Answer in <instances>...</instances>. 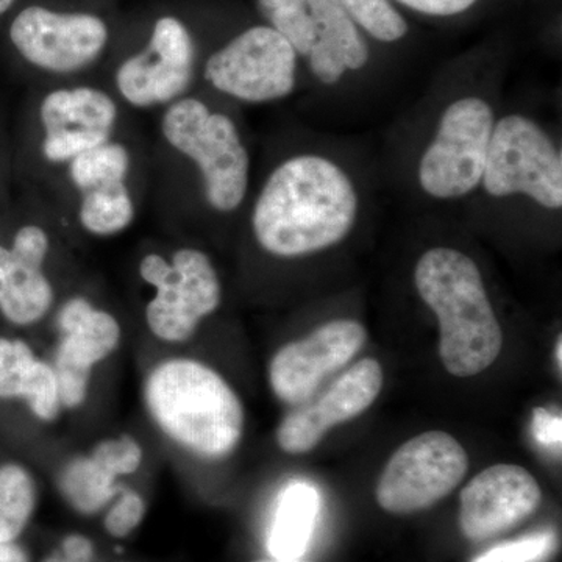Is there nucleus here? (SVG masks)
<instances>
[{"mask_svg": "<svg viewBox=\"0 0 562 562\" xmlns=\"http://www.w3.org/2000/svg\"><path fill=\"white\" fill-rule=\"evenodd\" d=\"M502 79L494 63H462L409 111L392 154L414 198L436 206L471 201L503 109Z\"/></svg>", "mask_w": 562, "mask_h": 562, "instance_id": "obj_1", "label": "nucleus"}, {"mask_svg": "<svg viewBox=\"0 0 562 562\" xmlns=\"http://www.w3.org/2000/svg\"><path fill=\"white\" fill-rule=\"evenodd\" d=\"M361 158L328 138L291 151L266 176L250 210L254 241L277 260H306L342 246L372 213Z\"/></svg>", "mask_w": 562, "mask_h": 562, "instance_id": "obj_2", "label": "nucleus"}, {"mask_svg": "<svg viewBox=\"0 0 562 562\" xmlns=\"http://www.w3.org/2000/svg\"><path fill=\"white\" fill-rule=\"evenodd\" d=\"M413 279L420 301L438 319L447 372L473 376L491 368L505 336L479 262L460 247L436 244L417 258Z\"/></svg>", "mask_w": 562, "mask_h": 562, "instance_id": "obj_3", "label": "nucleus"}, {"mask_svg": "<svg viewBox=\"0 0 562 562\" xmlns=\"http://www.w3.org/2000/svg\"><path fill=\"white\" fill-rule=\"evenodd\" d=\"M471 213H562V146L557 127L536 111L503 106L484 162Z\"/></svg>", "mask_w": 562, "mask_h": 562, "instance_id": "obj_4", "label": "nucleus"}, {"mask_svg": "<svg viewBox=\"0 0 562 562\" xmlns=\"http://www.w3.org/2000/svg\"><path fill=\"white\" fill-rule=\"evenodd\" d=\"M151 420L180 449L202 460L235 452L244 432V408L221 373L191 358H171L144 383Z\"/></svg>", "mask_w": 562, "mask_h": 562, "instance_id": "obj_5", "label": "nucleus"}, {"mask_svg": "<svg viewBox=\"0 0 562 562\" xmlns=\"http://www.w3.org/2000/svg\"><path fill=\"white\" fill-rule=\"evenodd\" d=\"M261 21L280 32L303 72L324 92L346 90L372 68V43L341 0H255Z\"/></svg>", "mask_w": 562, "mask_h": 562, "instance_id": "obj_6", "label": "nucleus"}, {"mask_svg": "<svg viewBox=\"0 0 562 562\" xmlns=\"http://www.w3.org/2000/svg\"><path fill=\"white\" fill-rule=\"evenodd\" d=\"M161 132L169 146L190 158L201 173L211 210L233 214L250 188V154L232 116L198 98L176 101L162 114Z\"/></svg>", "mask_w": 562, "mask_h": 562, "instance_id": "obj_7", "label": "nucleus"}, {"mask_svg": "<svg viewBox=\"0 0 562 562\" xmlns=\"http://www.w3.org/2000/svg\"><path fill=\"white\" fill-rule=\"evenodd\" d=\"M302 72L290 41L262 21L225 40L203 66L214 91L247 105L284 101L297 91Z\"/></svg>", "mask_w": 562, "mask_h": 562, "instance_id": "obj_8", "label": "nucleus"}, {"mask_svg": "<svg viewBox=\"0 0 562 562\" xmlns=\"http://www.w3.org/2000/svg\"><path fill=\"white\" fill-rule=\"evenodd\" d=\"M111 25L99 11L32 2L14 13L9 40L22 60L44 72L69 76L90 68L111 43Z\"/></svg>", "mask_w": 562, "mask_h": 562, "instance_id": "obj_9", "label": "nucleus"}, {"mask_svg": "<svg viewBox=\"0 0 562 562\" xmlns=\"http://www.w3.org/2000/svg\"><path fill=\"white\" fill-rule=\"evenodd\" d=\"M140 279L157 294L146 308L151 335L169 344L187 342L222 302L220 273L205 251L177 250L168 261L149 254L139 262Z\"/></svg>", "mask_w": 562, "mask_h": 562, "instance_id": "obj_10", "label": "nucleus"}, {"mask_svg": "<svg viewBox=\"0 0 562 562\" xmlns=\"http://www.w3.org/2000/svg\"><path fill=\"white\" fill-rule=\"evenodd\" d=\"M198 55V36L190 22L173 11L157 14L143 46L117 66V91L136 109L173 102L194 80Z\"/></svg>", "mask_w": 562, "mask_h": 562, "instance_id": "obj_11", "label": "nucleus"}, {"mask_svg": "<svg viewBox=\"0 0 562 562\" xmlns=\"http://www.w3.org/2000/svg\"><path fill=\"white\" fill-rule=\"evenodd\" d=\"M469 471L464 447L449 432L427 431L403 443L384 465L376 502L391 514L431 508L452 494Z\"/></svg>", "mask_w": 562, "mask_h": 562, "instance_id": "obj_12", "label": "nucleus"}, {"mask_svg": "<svg viewBox=\"0 0 562 562\" xmlns=\"http://www.w3.org/2000/svg\"><path fill=\"white\" fill-rule=\"evenodd\" d=\"M366 341L364 325L341 317L325 322L305 338L284 344L269 364L273 394L286 405L308 402L328 376L357 357Z\"/></svg>", "mask_w": 562, "mask_h": 562, "instance_id": "obj_13", "label": "nucleus"}, {"mask_svg": "<svg viewBox=\"0 0 562 562\" xmlns=\"http://www.w3.org/2000/svg\"><path fill=\"white\" fill-rule=\"evenodd\" d=\"M382 387V364L373 358L358 361L321 395H314L283 417L277 428V443L284 453L312 452L333 427L371 408Z\"/></svg>", "mask_w": 562, "mask_h": 562, "instance_id": "obj_14", "label": "nucleus"}, {"mask_svg": "<svg viewBox=\"0 0 562 562\" xmlns=\"http://www.w3.org/2000/svg\"><path fill=\"white\" fill-rule=\"evenodd\" d=\"M57 324L60 341L52 366L61 405L79 408L87 401L92 369L120 346L121 325L113 314L95 308L85 297L69 299L58 312Z\"/></svg>", "mask_w": 562, "mask_h": 562, "instance_id": "obj_15", "label": "nucleus"}, {"mask_svg": "<svg viewBox=\"0 0 562 562\" xmlns=\"http://www.w3.org/2000/svg\"><path fill=\"white\" fill-rule=\"evenodd\" d=\"M538 480L517 464H494L460 494V528L473 542L487 541L522 524L541 506Z\"/></svg>", "mask_w": 562, "mask_h": 562, "instance_id": "obj_16", "label": "nucleus"}, {"mask_svg": "<svg viewBox=\"0 0 562 562\" xmlns=\"http://www.w3.org/2000/svg\"><path fill=\"white\" fill-rule=\"evenodd\" d=\"M40 117L46 131L44 158L63 165L110 140L117 106L110 94L98 88L55 90L41 102Z\"/></svg>", "mask_w": 562, "mask_h": 562, "instance_id": "obj_17", "label": "nucleus"}, {"mask_svg": "<svg viewBox=\"0 0 562 562\" xmlns=\"http://www.w3.org/2000/svg\"><path fill=\"white\" fill-rule=\"evenodd\" d=\"M50 241L44 228L24 225L10 249L0 246V313L14 325L35 324L49 313L54 290L44 261Z\"/></svg>", "mask_w": 562, "mask_h": 562, "instance_id": "obj_18", "label": "nucleus"}, {"mask_svg": "<svg viewBox=\"0 0 562 562\" xmlns=\"http://www.w3.org/2000/svg\"><path fill=\"white\" fill-rule=\"evenodd\" d=\"M0 398H22L38 419H57L63 408L54 366L27 342L0 338Z\"/></svg>", "mask_w": 562, "mask_h": 562, "instance_id": "obj_19", "label": "nucleus"}, {"mask_svg": "<svg viewBox=\"0 0 562 562\" xmlns=\"http://www.w3.org/2000/svg\"><path fill=\"white\" fill-rule=\"evenodd\" d=\"M321 512L319 491L313 484L294 482L281 491L271 527L268 550L276 560H302Z\"/></svg>", "mask_w": 562, "mask_h": 562, "instance_id": "obj_20", "label": "nucleus"}, {"mask_svg": "<svg viewBox=\"0 0 562 562\" xmlns=\"http://www.w3.org/2000/svg\"><path fill=\"white\" fill-rule=\"evenodd\" d=\"M120 476L94 454H85L66 462L57 476L58 490L77 513L95 514L120 494Z\"/></svg>", "mask_w": 562, "mask_h": 562, "instance_id": "obj_21", "label": "nucleus"}, {"mask_svg": "<svg viewBox=\"0 0 562 562\" xmlns=\"http://www.w3.org/2000/svg\"><path fill=\"white\" fill-rule=\"evenodd\" d=\"M38 491L27 469L16 462L0 468V542H14L31 522Z\"/></svg>", "mask_w": 562, "mask_h": 562, "instance_id": "obj_22", "label": "nucleus"}, {"mask_svg": "<svg viewBox=\"0 0 562 562\" xmlns=\"http://www.w3.org/2000/svg\"><path fill=\"white\" fill-rule=\"evenodd\" d=\"M135 205L127 183L106 184L81 194V227L95 236H114L131 227Z\"/></svg>", "mask_w": 562, "mask_h": 562, "instance_id": "obj_23", "label": "nucleus"}, {"mask_svg": "<svg viewBox=\"0 0 562 562\" xmlns=\"http://www.w3.org/2000/svg\"><path fill=\"white\" fill-rule=\"evenodd\" d=\"M131 162L127 147L106 140L69 162L70 180L80 194L106 184L125 183L131 172Z\"/></svg>", "mask_w": 562, "mask_h": 562, "instance_id": "obj_24", "label": "nucleus"}, {"mask_svg": "<svg viewBox=\"0 0 562 562\" xmlns=\"http://www.w3.org/2000/svg\"><path fill=\"white\" fill-rule=\"evenodd\" d=\"M344 9L371 43L394 46L408 38L409 22L391 0H341Z\"/></svg>", "mask_w": 562, "mask_h": 562, "instance_id": "obj_25", "label": "nucleus"}, {"mask_svg": "<svg viewBox=\"0 0 562 562\" xmlns=\"http://www.w3.org/2000/svg\"><path fill=\"white\" fill-rule=\"evenodd\" d=\"M554 546L557 536L553 531H538L498 543L472 562H541L553 552Z\"/></svg>", "mask_w": 562, "mask_h": 562, "instance_id": "obj_26", "label": "nucleus"}, {"mask_svg": "<svg viewBox=\"0 0 562 562\" xmlns=\"http://www.w3.org/2000/svg\"><path fill=\"white\" fill-rule=\"evenodd\" d=\"M91 453L120 479L138 471L144 458L143 447L128 435L105 439L99 442Z\"/></svg>", "mask_w": 562, "mask_h": 562, "instance_id": "obj_27", "label": "nucleus"}, {"mask_svg": "<svg viewBox=\"0 0 562 562\" xmlns=\"http://www.w3.org/2000/svg\"><path fill=\"white\" fill-rule=\"evenodd\" d=\"M146 516V502L139 492L121 486L117 501H114L103 520L105 530L113 538H125L139 527Z\"/></svg>", "mask_w": 562, "mask_h": 562, "instance_id": "obj_28", "label": "nucleus"}, {"mask_svg": "<svg viewBox=\"0 0 562 562\" xmlns=\"http://www.w3.org/2000/svg\"><path fill=\"white\" fill-rule=\"evenodd\" d=\"M398 10L435 21H452L472 13L483 0H391Z\"/></svg>", "mask_w": 562, "mask_h": 562, "instance_id": "obj_29", "label": "nucleus"}, {"mask_svg": "<svg viewBox=\"0 0 562 562\" xmlns=\"http://www.w3.org/2000/svg\"><path fill=\"white\" fill-rule=\"evenodd\" d=\"M94 546L87 536L69 535L63 539L60 549L55 550L44 562H92Z\"/></svg>", "mask_w": 562, "mask_h": 562, "instance_id": "obj_30", "label": "nucleus"}, {"mask_svg": "<svg viewBox=\"0 0 562 562\" xmlns=\"http://www.w3.org/2000/svg\"><path fill=\"white\" fill-rule=\"evenodd\" d=\"M531 428L536 441L542 443V446L550 447V449L561 446V416H554V414L543 408H536L532 412Z\"/></svg>", "mask_w": 562, "mask_h": 562, "instance_id": "obj_31", "label": "nucleus"}, {"mask_svg": "<svg viewBox=\"0 0 562 562\" xmlns=\"http://www.w3.org/2000/svg\"><path fill=\"white\" fill-rule=\"evenodd\" d=\"M0 562H29V557L16 542H0Z\"/></svg>", "mask_w": 562, "mask_h": 562, "instance_id": "obj_32", "label": "nucleus"}, {"mask_svg": "<svg viewBox=\"0 0 562 562\" xmlns=\"http://www.w3.org/2000/svg\"><path fill=\"white\" fill-rule=\"evenodd\" d=\"M18 2H20V0H0V18L9 14L10 11H13L14 7L18 5Z\"/></svg>", "mask_w": 562, "mask_h": 562, "instance_id": "obj_33", "label": "nucleus"}, {"mask_svg": "<svg viewBox=\"0 0 562 562\" xmlns=\"http://www.w3.org/2000/svg\"><path fill=\"white\" fill-rule=\"evenodd\" d=\"M554 360H557L558 369L562 371V336H558L557 347H554Z\"/></svg>", "mask_w": 562, "mask_h": 562, "instance_id": "obj_34", "label": "nucleus"}, {"mask_svg": "<svg viewBox=\"0 0 562 562\" xmlns=\"http://www.w3.org/2000/svg\"><path fill=\"white\" fill-rule=\"evenodd\" d=\"M251 562H308L303 560H276V558H268V560H257Z\"/></svg>", "mask_w": 562, "mask_h": 562, "instance_id": "obj_35", "label": "nucleus"}]
</instances>
